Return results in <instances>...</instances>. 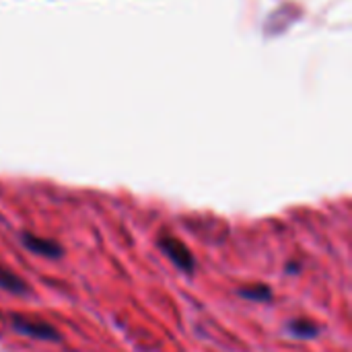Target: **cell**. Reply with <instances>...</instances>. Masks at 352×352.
I'll use <instances>...</instances> for the list:
<instances>
[{
    "label": "cell",
    "instance_id": "obj_6",
    "mask_svg": "<svg viewBox=\"0 0 352 352\" xmlns=\"http://www.w3.org/2000/svg\"><path fill=\"white\" fill-rule=\"evenodd\" d=\"M239 297L248 299V301H254V303H268L274 299V293L268 285L264 283H256V285H245L239 289Z\"/></svg>",
    "mask_w": 352,
    "mask_h": 352
},
{
    "label": "cell",
    "instance_id": "obj_5",
    "mask_svg": "<svg viewBox=\"0 0 352 352\" xmlns=\"http://www.w3.org/2000/svg\"><path fill=\"white\" fill-rule=\"evenodd\" d=\"M287 330L293 338H299V340H314L320 334V326L307 318H295L293 322H289Z\"/></svg>",
    "mask_w": 352,
    "mask_h": 352
},
{
    "label": "cell",
    "instance_id": "obj_1",
    "mask_svg": "<svg viewBox=\"0 0 352 352\" xmlns=\"http://www.w3.org/2000/svg\"><path fill=\"white\" fill-rule=\"evenodd\" d=\"M157 245L175 268H179L184 274H194L196 258H194L192 250L179 237H175L173 233H161L157 239Z\"/></svg>",
    "mask_w": 352,
    "mask_h": 352
},
{
    "label": "cell",
    "instance_id": "obj_7",
    "mask_svg": "<svg viewBox=\"0 0 352 352\" xmlns=\"http://www.w3.org/2000/svg\"><path fill=\"white\" fill-rule=\"evenodd\" d=\"M299 268H301V264H299V262H291V264H287V272H289V274H297V272H299Z\"/></svg>",
    "mask_w": 352,
    "mask_h": 352
},
{
    "label": "cell",
    "instance_id": "obj_2",
    "mask_svg": "<svg viewBox=\"0 0 352 352\" xmlns=\"http://www.w3.org/2000/svg\"><path fill=\"white\" fill-rule=\"evenodd\" d=\"M8 322H10V328L21 336L41 340V342H60L62 340L60 332L45 320H35V318H27L21 314H12Z\"/></svg>",
    "mask_w": 352,
    "mask_h": 352
},
{
    "label": "cell",
    "instance_id": "obj_4",
    "mask_svg": "<svg viewBox=\"0 0 352 352\" xmlns=\"http://www.w3.org/2000/svg\"><path fill=\"white\" fill-rule=\"evenodd\" d=\"M0 289L6 291V293H10V295H19V297L31 293L29 285L16 272H12L6 266H0Z\"/></svg>",
    "mask_w": 352,
    "mask_h": 352
},
{
    "label": "cell",
    "instance_id": "obj_3",
    "mask_svg": "<svg viewBox=\"0 0 352 352\" xmlns=\"http://www.w3.org/2000/svg\"><path fill=\"white\" fill-rule=\"evenodd\" d=\"M21 243L35 256H41V258H50V260H58L62 258L64 250L58 241L50 239V237H39L35 233H29V231H23L21 233Z\"/></svg>",
    "mask_w": 352,
    "mask_h": 352
}]
</instances>
